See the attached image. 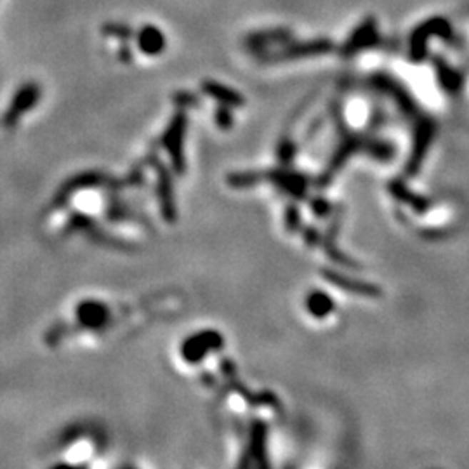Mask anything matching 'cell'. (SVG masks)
<instances>
[{
    "instance_id": "6da1fadb",
    "label": "cell",
    "mask_w": 469,
    "mask_h": 469,
    "mask_svg": "<svg viewBox=\"0 0 469 469\" xmlns=\"http://www.w3.org/2000/svg\"><path fill=\"white\" fill-rule=\"evenodd\" d=\"M40 96H42V87H40L37 82L30 80V82L23 84V86L14 92L13 99H11L9 103V108H7L6 114L2 115V126H16L18 120L25 114H28V111L40 101Z\"/></svg>"
},
{
    "instance_id": "7a4b0ae2",
    "label": "cell",
    "mask_w": 469,
    "mask_h": 469,
    "mask_svg": "<svg viewBox=\"0 0 469 469\" xmlns=\"http://www.w3.org/2000/svg\"><path fill=\"white\" fill-rule=\"evenodd\" d=\"M136 44L144 56H160L167 47L166 34L155 25H143L136 31Z\"/></svg>"
},
{
    "instance_id": "3957f363",
    "label": "cell",
    "mask_w": 469,
    "mask_h": 469,
    "mask_svg": "<svg viewBox=\"0 0 469 469\" xmlns=\"http://www.w3.org/2000/svg\"><path fill=\"white\" fill-rule=\"evenodd\" d=\"M202 89L206 94L211 96V98L218 99V101H223L226 104H240L242 103V98L233 91H230L228 87L221 86L218 82H212V80H207V82L202 84Z\"/></svg>"
},
{
    "instance_id": "277c9868",
    "label": "cell",
    "mask_w": 469,
    "mask_h": 469,
    "mask_svg": "<svg viewBox=\"0 0 469 469\" xmlns=\"http://www.w3.org/2000/svg\"><path fill=\"white\" fill-rule=\"evenodd\" d=\"M101 34L108 39H117L120 42H129L136 37V31L131 25L122 21H106L101 25Z\"/></svg>"
},
{
    "instance_id": "5b68a950",
    "label": "cell",
    "mask_w": 469,
    "mask_h": 469,
    "mask_svg": "<svg viewBox=\"0 0 469 469\" xmlns=\"http://www.w3.org/2000/svg\"><path fill=\"white\" fill-rule=\"evenodd\" d=\"M118 58H120V61H123V63L132 61V51H131V47H129V42H122V44H120V47H118Z\"/></svg>"
}]
</instances>
